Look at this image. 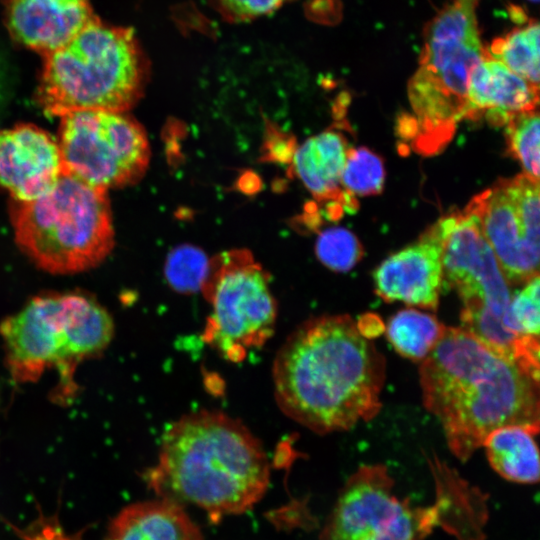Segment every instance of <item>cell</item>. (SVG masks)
Wrapping results in <instances>:
<instances>
[{"instance_id":"cell-16","label":"cell","mask_w":540,"mask_h":540,"mask_svg":"<svg viewBox=\"0 0 540 540\" xmlns=\"http://www.w3.org/2000/svg\"><path fill=\"white\" fill-rule=\"evenodd\" d=\"M349 150L346 136L329 128L307 139L294 153L295 173L316 200L328 203L331 219H338L344 211L354 213L359 207L355 196L341 185Z\"/></svg>"},{"instance_id":"cell-7","label":"cell","mask_w":540,"mask_h":540,"mask_svg":"<svg viewBox=\"0 0 540 540\" xmlns=\"http://www.w3.org/2000/svg\"><path fill=\"white\" fill-rule=\"evenodd\" d=\"M7 362L18 381H34L53 365L97 353L102 335L97 302L80 294L36 296L0 326Z\"/></svg>"},{"instance_id":"cell-14","label":"cell","mask_w":540,"mask_h":540,"mask_svg":"<svg viewBox=\"0 0 540 540\" xmlns=\"http://www.w3.org/2000/svg\"><path fill=\"white\" fill-rule=\"evenodd\" d=\"M62 174L58 142L43 129L20 124L0 132V185L26 202L50 191Z\"/></svg>"},{"instance_id":"cell-24","label":"cell","mask_w":540,"mask_h":540,"mask_svg":"<svg viewBox=\"0 0 540 540\" xmlns=\"http://www.w3.org/2000/svg\"><path fill=\"white\" fill-rule=\"evenodd\" d=\"M209 260L198 248L185 245L171 251L164 273L169 285L179 293L191 294L201 289Z\"/></svg>"},{"instance_id":"cell-11","label":"cell","mask_w":540,"mask_h":540,"mask_svg":"<svg viewBox=\"0 0 540 540\" xmlns=\"http://www.w3.org/2000/svg\"><path fill=\"white\" fill-rule=\"evenodd\" d=\"M383 464H364L339 491L319 540H424L438 522L434 507H413L394 492Z\"/></svg>"},{"instance_id":"cell-21","label":"cell","mask_w":540,"mask_h":540,"mask_svg":"<svg viewBox=\"0 0 540 540\" xmlns=\"http://www.w3.org/2000/svg\"><path fill=\"white\" fill-rule=\"evenodd\" d=\"M486 56L505 65L512 72L539 85V23L532 19L494 39Z\"/></svg>"},{"instance_id":"cell-25","label":"cell","mask_w":540,"mask_h":540,"mask_svg":"<svg viewBox=\"0 0 540 540\" xmlns=\"http://www.w3.org/2000/svg\"><path fill=\"white\" fill-rule=\"evenodd\" d=\"M316 254L319 260L331 270L346 272L361 260L363 247L351 231L341 227H332L318 236Z\"/></svg>"},{"instance_id":"cell-17","label":"cell","mask_w":540,"mask_h":540,"mask_svg":"<svg viewBox=\"0 0 540 540\" xmlns=\"http://www.w3.org/2000/svg\"><path fill=\"white\" fill-rule=\"evenodd\" d=\"M466 118H484L493 126H503L516 113L537 109L539 85L484 56L472 69L466 92Z\"/></svg>"},{"instance_id":"cell-8","label":"cell","mask_w":540,"mask_h":540,"mask_svg":"<svg viewBox=\"0 0 540 540\" xmlns=\"http://www.w3.org/2000/svg\"><path fill=\"white\" fill-rule=\"evenodd\" d=\"M200 290L211 306L203 341L227 361H243L272 336L277 302L269 274L250 251L233 249L209 260Z\"/></svg>"},{"instance_id":"cell-10","label":"cell","mask_w":540,"mask_h":540,"mask_svg":"<svg viewBox=\"0 0 540 540\" xmlns=\"http://www.w3.org/2000/svg\"><path fill=\"white\" fill-rule=\"evenodd\" d=\"M58 145L62 173L107 191L138 182L150 160L144 128L125 112L65 114L61 116Z\"/></svg>"},{"instance_id":"cell-5","label":"cell","mask_w":540,"mask_h":540,"mask_svg":"<svg viewBox=\"0 0 540 540\" xmlns=\"http://www.w3.org/2000/svg\"><path fill=\"white\" fill-rule=\"evenodd\" d=\"M37 100L51 116L83 110L126 112L143 94L149 64L130 28L93 17L45 54Z\"/></svg>"},{"instance_id":"cell-19","label":"cell","mask_w":540,"mask_h":540,"mask_svg":"<svg viewBox=\"0 0 540 540\" xmlns=\"http://www.w3.org/2000/svg\"><path fill=\"white\" fill-rule=\"evenodd\" d=\"M538 432L522 425H507L490 432L482 446L493 470L511 482L537 483L539 453L534 437Z\"/></svg>"},{"instance_id":"cell-20","label":"cell","mask_w":540,"mask_h":540,"mask_svg":"<svg viewBox=\"0 0 540 540\" xmlns=\"http://www.w3.org/2000/svg\"><path fill=\"white\" fill-rule=\"evenodd\" d=\"M444 328L433 315L409 308L391 317L386 335L399 354L422 361L436 345Z\"/></svg>"},{"instance_id":"cell-27","label":"cell","mask_w":540,"mask_h":540,"mask_svg":"<svg viewBox=\"0 0 540 540\" xmlns=\"http://www.w3.org/2000/svg\"><path fill=\"white\" fill-rule=\"evenodd\" d=\"M220 13L232 21L251 20L267 15L289 0H213Z\"/></svg>"},{"instance_id":"cell-13","label":"cell","mask_w":540,"mask_h":540,"mask_svg":"<svg viewBox=\"0 0 540 540\" xmlns=\"http://www.w3.org/2000/svg\"><path fill=\"white\" fill-rule=\"evenodd\" d=\"M375 293L385 302L435 311L444 287L442 234L438 222L420 239L392 254L374 271Z\"/></svg>"},{"instance_id":"cell-6","label":"cell","mask_w":540,"mask_h":540,"mask_svg":"<svg viewBox=\"0 0 540 540\" xmlns=\"http://www.w3.org/2000/svg\"><path fill=\"white\" fill-rule=\"evenodd\" d=\"M19 248L41 269L72 274L100 264L114 247L107 190L62 173L37 199L12 207Z\"/></svg>"},{"instance_id":"cell-15","label":"cell","mask_w":540,"mask_h":540,"mask_svg":"<svg viewBox=\"0 0 540 540\" xmlns=\"http://www.w3.org/2000/svg\"><path fill=\"white\" fill-rule=\"evenodd\" d=\"M12 37L43 55L62 46L93 17L90 0H6Z\"/></svg>"},{"instance_id":"cell-9","label":"cell","mask_w":540,"mask_h":540,"mask_svg":"<svg viewBox=\"0 0 540 540\" xmlns=\"http://www.w3.org/2000/svg\"><path fill=\"white\" fill-rule=\"evenodd\" d=\"M437 222L442 234L443 281L457 291L463 303L462 327L492 349L513 358V347L520 335L504 325L512 295L476 220L464 210H454Z\"/></svg>"},{"instance_id":"cell-26","label":"cell","mask_w":540,"mask_h":540,"mask_svg":"<svg viewBox=\"0 0 540 540\" xmlns=\"http://www.w3.org/2000/svg\"><path fill=\"white\" fill-rule=\"evenodd\" d=\"M539 275L511 296L505 316V327L516 335L539 336Z\"/></svg>"},{"instance_id":"cell-22","label":"cell","mask_w":540,"mask_h":540,"mask_svg":"<svg viewBox=\"0 0 540 540\" xmlns=\"http://www.w3.org/2000/svg\"><path fill=\"white\" fill-rule=\"evenodd\" d=\"M539 129L537 109L513 114L505 124L507 152L519 161L530 178L539 181Z\"/></svg>"},{"instance_id":"cell-2","label":"cell","mask_w":540,"mask_h":540,"mask_svg":"<svg viewBox=\"0 0 540 540\" xmlns=\"http://www.w3.org/2000/svg\"><path fill=\"white\" fill-rule=\"evenodd\" d=\"M419 375L423 403L461 461L497 428L522 425L539 431V380L462 326H445L421 361Z\"/></svg>"},{"instance_id":"cell-12","label":"cell","mask_w":540,"mask_h":540,"mask_svg":"<svg viewBox=\"0 0 540 540\" xmlns=\"http://www.w3.org/2000/svg\"><path fill=\"white\" fill-rule=\"evenodd\" d=\"M539 181L526 174L501 178L474 196L464 211L477 222L508 283L539 275Z\"/></svg>"},{"instance_id":"cell-3","label":"cell","mask_w":540,"mask_h":540,"mask_svg":"<svg viewBox=\"0 0 540 540\" xmlns=\"http://www.w3.org/2000/svg\"><path fill=\"white\" fill-rule=\"evenodd\" d=\"M146 474L158 497L197 506L216 522L246 513L262 499L270 463L259 439L239 420L199 410L166 429L158 461Z\"/></svg>"},{"instance_id":"cell-1","label":"cell","mask_w":540,"mask_h":540,"mask_svg":"<svg viewBox=\"0 0 540 540\" xmlns=\"http://www.w3.org/2000/svg\"><path fill=\"white\" fill-rule=\"evenodd\" d=\"M386 362L347 314L301 323L274 359V394L281 411L315 433L351 429L381 410Z\"/></svg>"},{"instance_id":"cell-23","label":"cell","mask_w":540,"mask_h":540,"mask_svg":"<svg viewBox=\"0 0 540 540\" xmlns=\"http://www.w3.org/2000/svg\"><path fill=\"white\" fill-rule=\"evenodd\" d=\"M385 175L384 162L378 154L366 147L350 148L341 185L353 196L376 195L383 190Z\"/></svg>"},{"instance_id":"cell-28","label":"cell","mask_w":540,"mask_h":540,"mask_svg":"<svg viewBox=\"0 0 540 540\" xmlns=\"http://www.w3.org/2000/svg\"><path fill=\"white\" fill-rule=\"evenodd\" d=\"M527 1L533 2V3H537V2H538V0H527Z\"/></svg>"},{"instance_id":"cell-4","label":"cell","mask_w":540,"mask_h":540,"mask_svg":"<svg viewBox=\"0 0 540 540\" xmlns=\"http://www.w3.org/2000/svg\"><path fill=\"white\" fill-rule=\"evenodd\" d=\"M479 2L451 0L425 27L418 68L408 84L412 114L398 120L400 136L419 153L441 151L466 118L469 75L485 56Z\"/></svg>"},{"instance_id":"cell-18","label":"cell","mask_w":540,"mask_h":540,"mask_svg":"<svg viewBox=\"0 0 540 540\" xmlns=\"http://www.w3.org/2000/svg\"><path fill=\"white\" fill-rule=\"evenodd\" d=\"M104 540H203V534L183 505L158 497L123 507Z\"/></svg>"}]
</instances>
